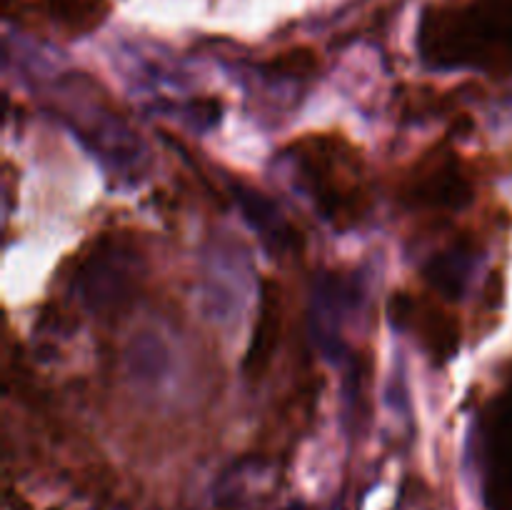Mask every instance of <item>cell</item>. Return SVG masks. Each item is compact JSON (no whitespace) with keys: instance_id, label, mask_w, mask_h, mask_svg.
Instances as JSON below:
<instances>
[{"instance_id":"obj_6","label":"cell","mask_w":512,"mask_h":510,"mask_svg":"<svg viewBox=\"0 0 512 510\" xmlns=\"http://www.w3.org/2000/svg\"><path fill=\"white\" fill-rule=\"evenodd\" d=\"M390 320L395 328L410 330L418 335L423 348L438 363L453 358L460 348V325L453 313L440 308L430 298H415L410 293H395L388 305Z\"/></svg>"},{"instance_id":"obj_10","label":"cell","mask_w":512,"mask_h":510,"mask_svg":"<svg viewBox=\"0 0 512 510\" xmlns=\"http://www.w3.org/2000/svg\"><path fill=\"white\" fill-rule=\"evenodd\" d=\"M475 263V248L468 243H455L445 248L443 253L435 255L428 265H425V280L433 285L438 295L448 300L463 298L465 285H468L470 273H473Z\"/></svg>"},{"instance_id":"obj_9","label":"cell","mask_w":512,"mask_h":510,"mask_svg":"<svg viewBox=\"0 0 512 510\" xmlns=\"http://www.w3.org/2000/svg\"><path fill=\"white\" fill-rule=\"evenodd\" d=\"M233 193L240 208H243L248 223L263 238L268 250H273V253H288V250L300 248V233L283 218V213H280V208L273 200L265 198L263 193H258V190H253L245 183H235Z\"/></svg>"},{"instance_id":"obj_5","label":"cell","mask_w":512,"mask_h":510,"mask_svg":"<svg viewBox=\"0 0 512 510\" xmlns=\"http://www.w3.org/2000/svg\"><path fill=\"white\" fill-rule=\"evenodd\" d=\"M403 193L405 200L420 208L460 210L473 200V183L460 155L450 148H438L410 170Z\"/></svg>"},{"instance_id":"obj_1","label":"cell","mask_w":512,"mask_h":510,"mask_svg":"<svg viewBox=\"0 0 512 510\" xmlns=\"http://www.w3.org/2000/svg\"><path fill=\"white\" fill-rule=\"evenodd\" d=\"M418 48L430 68L512 73V0L433 5L420 18Z\"/></svg>"},{"instance_id":"obj_11","label":"cell","mask_w":512,"mask_h":510,"mask_svg":"<svg viewBox=\"0 0 512 510\" xmlns=\"http://www.w3.org/2000/svg\"><path fill=\"white\" fill-rule=\"evenodd\" d=\"M320 58L313 48H290L278 53L265 68L275 75H288V78H305L318 70Z\"/></svg>"},{"instance_id":"obj_8","label":"cell","mask_w":512,"mask_h":510,"mask_svg":"<svg viewBox=\"0 0 512 510\" xmlns=\"http://www.w3.org/2000/svg\"><path fill=\"white\" fill-rule=\"evenodd\" d=\"M280 333H283V290L273 278H265L260 283L258 320H255L253 338L243 360L245 378L260 380L268 373L275 350H278Z\"/></svg>"},{"instance_id":"obj_12","label":"cell","mask_w":512,"mask_h":510,"mask_svg":"<svg viewBox=\"0 0 512 510\" xmlns=\"http://www.w3.org/2000/svg\"><path fill=\"white\" fill-rule=\"evenodd\" d=\"M283 510H310L308 505H303V503H290V505H285Z\"/></svg>"},{"instance_id":"obj_7","label":"cell","mask_w":512,"mask_h":510,"mask_svg":"<svg viewBox=\"0 0 512 510\" xmlns=\"http://www.w3.org/2000/svg\"><path fill=\"white\" fill-rule=\"evenodd\" d=\"M108 0H3L8 20H48L68 35L90 33L108 15Z\"/></svg>"},{"instance_id":"obj_2","label":"cell","mask_w":512,"mask_h":510,"mask_svg":"<svg viewBox=\"0 0 512 510\" xmlns=\"http://www.w3.org/2000/svg\"><path fill=\"white\" fill-rule=\"evenodd\" d=\"M298 185L318 213L348 230L370 208V183L363 155L340 135H308L290 148Z\"/></svg>"},{"instance_id":"obj_4","label":"cell","mask_w":512,"mask_h":510,"mask_svg":"<svg viewBox=\"0 0 512 510\" xmlns=\"http://www.w3.org/2000/svg\"><path fill=\"white\" fill-rule=\"evenodd\" d=\"M485 500L493 510H512V390L495 395L480 415Z\"/></svg>"},{"instance_id":"obj_3","label":"cell","mask_w":512,"mask_h":510,"mask_svg":"<svg viewBox=\"0 0 512 510\" xmlns=\"http://www.w3.org/2000/svg\"><path fill=\"white\" fill-rule=\"evenodd\" d=\"M143 278V253L135 240L108 235L95 243L78 268V293L98 315H113L135 298Z\"/></svg>"}]
</instances>
